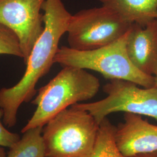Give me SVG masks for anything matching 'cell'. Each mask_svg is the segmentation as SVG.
I'll return each mask as SVG.
<instances>
[{
	"label": "cell",
	"mask_w": 157,
	"mask_h": 157,
	"mask_svg": "<svg viewBox=\"0 0 157 157\" xmlns=\"http://www.w3.org/2000/svg\"><path fill=\"white\" fill-rule=\"evenodd\" d=\"M43 11L44 30L30 54L22 78L13 87L0 90V107L4 112L2 122L8 128L15 126L21 104L32 100L36 94V84L50 71L60 39L67 33L72 15L62 0H45Z\"/></svg>",
	"instance_id": "obj_1"
},
{
	"label": "cell",
	"mask_w": 157,
	"mask_h": 157,
	"mask_svg": "<svg viewBox=\"0 0 157 157\" xmlns=\"http://www.w3.org/2000/svg\"><path fill=\"white\" fill-rule=\"evenodd\" d=\"M100 87L99 79L86 69L65 67L47 84L40 88L32 101L36 109L22 129L44 127L63 110L82 101L91 99Z\"/></svg>",
	"instance_id": "obj_2"
},
{
	"label": "cell",
	"mask_w": 157,
	"mask_h": 157,
	"mask_svg": "<svg viewBox=\"0 0 157 157\" xmlns=\"http://www.w3.org/2000/svg\"><path fill=\"white\" fill-rule=\"evenodd\" d=\"M129 32L110 44L95 50H76L62 46L58 49L54 63L94 71L111 80H128L144 88L154 87V76L141 72L129 59L126 51Z\"/></svg>",
	"instance_id": "obj_3"
},
{
	"label": "cell",
	"mask_w": 157,
	"mask_h": 157,
	"mask_svg": "<svg viewBox=\"0 0 157 157\" xmlns=\"http://www.w3.org/2000/svg\"><path fill=\"white\" fill-rule=\"evenodd\" d=\"M99 126L87 111L68 107L43 127L45 157H89Z\"/></svg>",
	"instance_id": "obj_4"
},
{
	"label": "cell",
	"mask_w": 157,
	"mask_h": 157,
	"mask_svg": "<svg viewBox=\"0 0 157 157\" xmlns=\"http://www.w3.org/2000/svg\"><path fill=\"white\" fill-rule=\"evenodd\" d=\"M132 24L104 6L80 10L69 21V47L87 51L109 45L126 33Z\"/></svg>",
	"instance_id": "obj_5"
},
{
	"label": "cell",
	"mask_w": 157,
	"mask_h": 157,
	"mask_svg": "<svg viewBox=\"0 0 157 157\" xmlns=\"http://www.w3.org/2000/svg\"><path fill=\"white\" fill-rule=\"evenodd\" d=\"M139 86L128 80H111L103 87L107 95L105 98L74 105L90 113L99 124L107 115L118 112L147 116L157 121V87Z\"/></svg>",
	"instance_id": "obj_6"
},
{
	"label": "cell",
	"mask_w": 157,
	"mask_h": 157,
	"mask_svg": "<svg viewBox=\"0 0 157 157\" xmlns=\"http://www.w3.org/2000/svg\"><path fill=\"white\" fill-rule=\"evenodd\" d=\"M45 0H0V23L17 35L25 64L34 44L43 33L41 13Z\"/></svg>",
	"instance_id": "obj_7"
},
{
	"label": "cell",
	"mask_w": 157,
	"mask_h": 157,
	"mask_svg": "<svg viewBox=\"0 0 157 157\" xmlns=\"http://www.w3.org/2000/svg\"><path fill=\"white\" fill-rule=\"evenodd\" d=\"M124 120L116 127L115 138L124 157L157 151V125L131 113H125Z\"/></svg>",
	"instance_id": "obj_8"
},
{
	"label": "cell",
	"mask_w": 157,
	"mask_h": 157,
	"mask_svg": "<svg viewBox=\"0 0 157 157\" xmlns=\"http://www.w3.org/2000/svg\"><path fill=\"white\" fill-rule=\"evenodd\" d=\"M126 51L130 60L143 73L157 72V19L143 27L133 23L129 30Z\"/></svg>",
	"instance_id": "obj_9"
},
{
	"label": "cell",
	"mask_w": 157,
	"mask_h": 157,
	"mask_svg": "<svg viewBox=\"0 0 157 157\" xmlns=\"http://www.w3.org/2000/svg\"><path fill=\"white\" fill-rule=\"evenodd\" d=\"M124 20L144 27L157 19V0H97Z\"/></svg>",
	"instance_id": "obj_10"
},
{
	"label": "cell",
	"mask_w": 157,
	"mask_h": 157,
	"mask_svg": "<svg viewBox=\"0 0 157 157\" xmlns=\"http://www.w3.org/2000/svg\"><path fill=\"white\" fill-rule=\"evenodd\" d=\"M43 129L39 126L23 132L22 137L10 148L6 157H45Z\"/></svg>",
	"instance_id": "obj_11"
},
{
	"label": "cell",
	"mask_w": 157,
	"mask_h": 157,
	"mask_svg": "<svg viewBox=\"0 0 157 157\" xmlns=\"http://www.w3.org/2000/svg\"><path fill=\"white\" fill-rule=\"evenodd\" d=\"M115 129L108 118L102 120L100 124L95 146L89 157H125L116 144Z\"/></svg>",
	"instance_id": "obj_12"
},
{
	"label": "cell",
	"mask_w": 157,
	"mask_h": 157,
	"mask_svg": "<svg viewBox=\"0 0 157 157\" xmlns=\"http://www.w3.org/2000/svg\"><path fill=\"white\" fill-rule=\"evenodd\" d=\"M17 56L23 59V54L19 40L11 29L0 23V55Z\"/></svg>",
	"instance_id": "obj_13"
},
{
	"label": "cell",
	"mask_w": 157,
	"mask_h": 157,
	"mask_svg": "<svg viewBox=\"0 0 157 157\" xmlns=\"http://www.w3.org/2000/svg\"><path fill=\"white\" fill-rule=\"evenodd\" d=\"M3 115V110L0 107V146L11 148L21 139V136L19 134L11 132L6 129L2 122Z\"/></svg>",
	"instance_id": "obj_14"
},
{
	"label": "cell",
	"mask_w": 157,
	"mask_h": 157,
	"mask_svg": "<svg viewBox=\"0 0 157 157\" xmlns=\"http://www.w3.org/2000/svg\"><path fill=\"white\" fill-rule=\"evenodd\" d=\"M132 157H157V151L146 154H140Z\"/></svg>",
	"instance_id": "obj_15"
},
{
	"label": "cell",
	"mask_w": 157,
	"mask_h": 157,
	"mask_svg": "<svg viewBox=\"0 0 157 157\" xmlns=\"http://www.w3.org/2000/svg\"><path fill=\"white\" fill-rule=\"evenodd\" d=\"M6 151L3 147L0 146V157H6Z\"/></svg>",
	"instance_id": "obj_16"
},
{
	"label": "cell",
	"mask_w": 157,
	"mask_h": 157,
	"mask_svg": "<svg viewBox=\"0 0 157 157\" xmlns=\"http://www.w3.org/2000/svg\"><path fill=\"white\" fill-rule=\"evenodd\" d=\"M154 76V80H155V86L157 88V72L155 73V75Z\"/></svg>",
	"instance_id": "obj_17"
}]
</instances>
